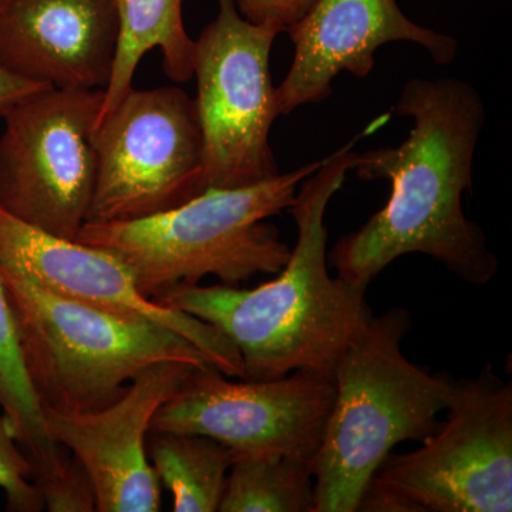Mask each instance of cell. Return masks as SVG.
<instances>
[{
	"mask_svg": "<svg viewBox=\"0 0 512 512\" xmlns=\"http://www.w3.org/2000/svg\"><path fill=\"white\" fill-rule=\"evenodd\" d=\"M396 113L413 121L409 138L356 154L352 168L362 180H389V200L340 239L330 264L340 279L366 291L409 254L431 256L468 284H488L498 272L497 256L463 210L485 120L480 93L456 77H416L404 84Z\"/></svg>",
	"mask_w": 512,
	"mask_h": 512,
	"instance_id": "obj_1",
	"label": "cell"
},
{
	"mask_svg": "<svg viewBox=\"0 0 512 512\" xmlns=\"http://www.w3.org/2000/svg\"><path fill=\"white\" fill-rule=\"evenodd\" d=\"M357 138L323 158L289 208L298 239L272 281L254 289L178 286L157 302L220 330L238 350L245 379H276L311 370L333 376L343 350L372 318L366 289L329 274V202L352 171Z\"/></svg>",
	"mask_w": 512,
	"mask_h": 512,
	"instance_id": "obj_2",
	"label": "cell"
},
{
	"mask_svg": "<svg viewBox=\"0 0 512 512\" xmlns=\"http://www.w3.org/2000/svg\"><path fill=\"white\" fill-rule=\"evenodd\" d=\"M409 312L367 320L335 369V399L313 458L315 512H356L377 468L397 444L439 427L453 377L430 373L402 352Z\"/></svg>",
	"mask_w": 512,
	"mask_h": 512,
	"instance_id": "obj_3",
	"label": "cell"
},
{
	"mask_svg": "<svg viewBox=\"0 0 512 512\" xmlns=\"http://www.w3.org/2000/svg\"><path fill=\"white\" fill-rule=\"evenodd\" d=\"M320 164L248 187L207 188L178 207L138 220L86 222L76 241L116 255L153 301L178 286L198 285L205 276L238 286L259 274H278L291 248L265 220L292 207L299 185Z\"/></svg>",
	"mask_w": 512,
	"mask_h": 512,
	"instance_id": "obj_4",
	"label": "cell"
},
{
	"mask_svg": "<svg viewBox=\"0 0 512 512\" xmlns=\"http://www.w3.org/2000/svg\"><path fill=\"white\" fill-rule=\"evenodd\" d=\"M26 375L42 409H103L148 367L211 365L174 330L63 298L0 266Z\"/></svg>",
	"mask_w": 512,
	"mask_h": 512,
	"instance_id": "obj_5",
	"label": "cell"
},
{
	"mask_svg": "<svg viewBox=\"0 0 512 512\" xmlns=\"http://www.w3.org/2000/svg\"><path fill=\"white\" fill-rule=\"evenodd\" d=\"M444 412L419 450L386 457L359 511H512V384L487 365L453 379Z\"/></svg>",
	"mask_w": 512,
	"mask_h": 512,
	"instance_id": "obj_6",
	"label": "cell"
},
{
	"mask_svg": "<svg viewBox=\"0 0 512 512\" xmlns=\"http://www.w3.org/2000/svg\"><path fill=\"white\" fill-rule=\"evenodd\" d=\"M279 30L249 22L235 0H218V15L194 40L204 188L248 187L279 175L269 143L278 119L271 52Z\"/></svg>",
	"mask_w": 512,
	"mask_h": 512,
	"instance_id": "obj_7",
	"label": "cell"
},
{
	"mask_svg": "<svg viewBox=\"0 0 512 512\" xmlns=\"http://www.w3.org/2000/svg\"><path fill=\"white\" fill-rule=\"evenodd\" d=\"M103 90L45 89L5 114L0 208L55 237L76 241L97 178Z\"/></svg>",
	"mask_w": 512,
	"mask_h": 512,
	"instance_id": "obj_8",
	"label": "cell"
},
{
	"mask_svg": "<svg viewBox=\"0 0 512 512\" xmlns=\"http://www.w3.org/2000/svg\"><path fill=\"white\" fill-rule=\"evenodd\" d=\"M96 146V187L86 222L138 220L205 191L197 106L180 87H133L100 121Z\"/></svg>",
	"mask_w": 512,
	"mask_h": 512,
	"instance_id": "obj_9",
	"label": "cell"
},
{
	"mask_svg": "<svg viewBox=\"0 0 512 512\" xmlns=\"http://www.w3.org/2000/svg\"><path fill=\"white\" fill-rule=\"evenodd\" d=\"M335 399L330 376L295 370L268 380H231L207 365L157 410L153 431L211 437L234 457L293 454L315 458Z\"/></svg>",
	"mask_w": 512,
	"mask_h": 512,
	"instance_id": "obj_10",
	"label": "cell"
},
{
	"mask_svg": "<svg viewBox=\"0 0 512 512\" xmlns=\"http://www.w3.org/2000/svg\"><path fill=\"white\" fill-rule=\"evenodd\" d=\"M0 266L63 298L174 330L225 376L245 379L238 350L220 330L144 296L128 266L106 249L47 234L0 208Z\"/></svg>",
	"mask_w": 512,
	"mask_h": 512,
	"instance_id": "obj_11",
	"label": "cell"
},
{
	"mask_svg": "<svg viewBox=\"0 0 512 512\" xmlns=\"http://www.w3.org/2000/svg\"><path fill=\"white\" fill-rule=\"evenodd\" d=\"M197 367L158 363L141 372L116 402L84 413L43 409L53 441L72 451L92 480L97 512H157L161 490L147 454L157 410Z\"/></svg>",
	"mask_w": 512,
	"mask_h": 512,
	"instance_id": "obj_12",
	"label": "cell"
},
{
	"mask_svg": "<svg viewBox=\"0 0 512 512\" xmlns=\"http://www.w3.org/2000/svg\"><path fill=\"white\" fill-rule=\"evenodd\" d=\"M286 32L295 56L284 82L276 87L281 116L328 99L333 79L342 72L360 79L369 76L377 49L387 43H416L444 66L457 56L453 36L417 25L397 0H313Z\"/></svg>",
	"mask_w": 512,
	"mask_h": 512,
	"instance_id": "obj_13",
	"label": "cell"
},
{
	"mask_svg": "<svg viewBox=\"0 0 512 512\" xmlns=\"http://www.w3.org/2000/svg\"><path fill=\"white\" fill-rule=\"evenodd\" d=\"M116 0H9L0 64L53 89L104 90L119 46Z\"/></svg>",
	"mask_w": 512,
	"mask_h": 512,
	"instance_id": "obj_14",
	"label": "cell"
},
{
	"mask_svg": "<svg viewBox=\"0 0 512 512\" xmlns=\"http://www.w3.org/2000/svg\"><path fill=\"white\" fill-rule=\"evenodd\" d=\"M119 46L109 84L103 90L100 121L133 89L138 64L160 50L165 73L177 83L192 79L194 40L185 30L183 0H116Z\"/></svg>",
	"mask_w": 512,
	"mask_h": 512,
	"instance_id": "obj_15",
	"label": "cell"
},
{
	"mask_svg": "<svg viewBox=\"0 0 512 512\" xmlns=\"http://www.w3.org/2000/svg\"><path fill=\"white\" fill-rule=\"evenodd\" d=\"M147 454L175 512H215L234 453L211 437L177 431L148 433Z\"/></svg>",
	"mask_w": 512,
	"mask_h": 512,
	"instance_id": "obj_16",
	"label": "cell"
},
{
	"mask_svg": "<svg viewBox=\"0 0 512 512\" xmlns=\"http://www.w3.org/2000/svg\"><path fill=\"white\" fill-rule=\"evenodd\" d=\"M313 458L248 454L232 461L220 512H315Z\"/></svg>",
	"mask_w": 512,
	"mask_h": 512,
	"instance_id": "obj_17",
	"label": "cell"
},
{
	"mask_svg": "<svg viewBox=\"0 0 512 512\" xmlns=\"http://www.w3.org/2000/svg\"><path fill=\"white\" fill-rule=\"evenodd\" d=\"M0 410L8 417L19 446L35 468V483L57 473L66 463L63 448L47 431L45 414L36 399L20 355L15 320L0 278Z\"/></svg>",
	"mask_w": 512,
	"mask_h": 512,
	"instance_id": "obj_18",
	"label": "cell"
},
{
	"mask_svg": "<svg viewBox=\"0 0 512 512\" xmlns=\"http://www.w3.org/2000/svg\"><path fill=\"white\" fill-rule=\"evenodd\" d=\"M0 488L5 491L6 510H45L42 493L35 483V468L19 446L8 417L0 410Z\"/></svg>",
	"mask_w": 512,
	"mask_h": 512,
	"instance_id": "obj_19",
	"label": "cell"
},
{
	"mask_svg": "<svg viewBox=\"0 0 512 512\" xmlns=\"http://www.w3.org/2000/svg\"><path fill=\"white\" fill-rule=\"evenodd\" d=\"M45 510L50 512H97L92 480L82 464L72 456L52 476L37 481Z\"/></svg>",
	"mask_w": 512,
	"mask_h": 512,
	"instance_id": "obj_20",
	"label": "cell"
},
{
	"mask_svg": "<svg viewBox=\"0 0 512 512\" xmlns=\"http://www.w3.org/2000/svg\"><path fill=\"white\" fill-rule=\"evenodd\" d=\"M313 0H238L241 15L249 22L286 32L305 15Z\"/></svg>",
	"mask_w": 512,
	"mask_h": 512,
	"instance_id": "obj_21",
	"label": "cell"
},
{
	"mask_svg": "<svg viewBox=\"0 0 512 512\" xmlns=\"http://www.w3.org/2000/svg\"><path fill=\"white\" fill-rule=\"evenodd\" d=\"M45 87L47 86L29 82V80L10 73L0 64V119H3L18 101L25 99L26 96L37 92V90L45 89Z\"/></svg>",
	"mask_w": 512,
	"mask_h": 512,
	"instance_id": "obj_22",
	"label": "cell"
},
{
	"mask_svg": "<svg viewBox=\"0 0 512 512\" xmlns=\"http://www.w3.org/2000/svg\"><path fill=\"white\" fill-rule=\"evenodd\" d=\"M9 0H0V12H2L3 8L8 5Z\"/></svg>",
	"mask_w": 512,
	"mask_h": 512,
	"instance_id": "obj_23",
	"label": "cell"
}]
</instances>
